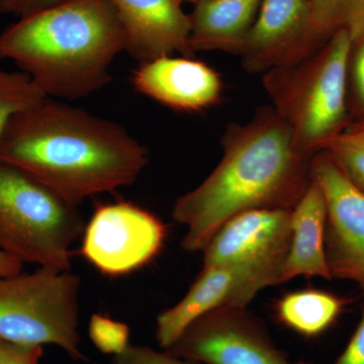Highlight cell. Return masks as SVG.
Returning <instances> with one entry per match:
<instances>
[{"label":"cell","instance_id":"f1b7e54d","mask_svg":"<svg viewBox=\"0 0 364 364\" xmlns=\"http://www.w3.org/2000/svg\"><path fill=\"white\" fill-rule=\"evenodd\" d=\"M178 1H181V4H182V2H184V1L195 2V4H196V2L200 1V0H178Z\"/></svg>","mask_w":364,"mask_h":364},{"label":"cell","instance_id":"603a6c76","mask_svg":"<svg viewBox=\"0 0 364 364\" xmlns=\"http://www.w3.org/2000/svg\"><path fill=\"white\" fill-rule=\"evenodd\" d=\"M109 364H198L174 355L165 349L156 350L146 345H130L128 348L112 356Z\"/></svg>","mask_w":364,"mask_h":364},{"label":"cell","instance_id":"7a4b0ae2","mask_svg":"<svg viewBox=\"0 0 364 364\" xmlns=\"http://www.w3.org/2000/svg\"><path fill=\"white\" fill-rule=\"evenodd\" d=\"M0 160L43 182L78 208L86 198L135 183L147 148L114 122L46 98L14 117Z\"/></svg>","mask_w":364,"mask_h":364},{"label":"cell","instance_id":"d4e9b609","mask_svg":"<svg viewBox=\"0 0 364 364\" xmlns=\"http://www.w3.org/2000/svg\"><path fill=\"white\" fill-rule=\"evenodd\" d=\"M62 1L63 0H0V14L21 18Z\"/></svg>","mask_w":364,"mask_h":364},{"label":"cell","instance_id":"ffe728a7","mask_svg":"<svg viewBox=\"0 0 364 364\" xmlns=\"http://www.w3.org/2000/svg\"><path fill=\"white\" fill-rule=\"evenodd\" d=\"M347 104L351 123L364 121V30L351 40L347 61Z\"/></svg>","mask_w":364,"mask_h":364},{"label":"cell","instance_id":"83f0119b","mask_svg":"<svg viewBox=\"0 0 364 364\" xmlns=\"http://www.w3.org/2000/svg\"><path fill=\"white\" fill-rule=\"evenodd\" d=\"M23 263L0 250V277H9L23 272Z\"/></svg>","mask_w":364,"mask_h":364},{"label":"cell","instance_id":"44dd1931","mask_svg":"<svg viewBox=\"0 0 364 364\" xmlns=\"http://www.w3.org/2000/svg\"><path fill=\"white\" fill-rule=\"evenodd\" d=\"M88 335L93 345L112 356L123 353L130 346L131 330L126 323L95 314L88 324Z\"/></svg>","mask_w":364,"mask_h":364},{"label":"cell","instance_id":"8992f818","mask_svg":"<svg viewBox=\"0 0 364 364\" xmlns=\"http://www.w3.org/2000/svg\"><path fill=\"white\" fill-rule=\"evenodd\" d=\"M80 277L71 270L39 267L0 277V340L28 346L55 345L80 360Z\"/></svg>","mask_w":364,"mask_h":364},{"label":"cell","instance_id":"ac0fdd59","mask_svg":"<svg viewBox=\"0 0 364 364\" xmlns=\"http://www.w3.org/2000/svg\"><path fill=\"white\" fill-rule=\"evenodd\" d=\"M313 44L320 49L345 28L351 40L364 30V0H309Z\"/></svg>","mask_w":364,"mask_h":364},{"label":"cell","instance_id":"cb8c5ba5","mask_svg":"<svg viewBox=\"0 0 364 364\" xmlns=\"http://www.w3.org/2000/svg\"><path fill=\"white\" fill-rule=\"evenodd\" d=\"M43 346L9 343L0 340V364H40Z\"/></svg>","mask_w":364,"mask_h":364},{"label":"cell","instance_id":"484cf974","mask_svg":"<svg viewBox=\"0 0 364 364\" xmlns=\"http://www.w3.org/2000/svg\"><path fill=\"white\" fill-rule=\"evenodd\" d=\"M334 364H364V309L358 327Z\"/></svg>","mask_w":364,"mask_h":364},{"label":"cell","instance_id":"4fadbf2b","mask_svg":"<svg viewBox=\"0 0 364 364\" xmlns=\"http://www.w3.org/2000/svg\"><path fill=\"white\" fill-rule=\"evenodd\" d=\"M121 21L124 51L141 63L160 57L193 58L191 23L178 0H109Z\"/></svg>","mask_w":364,"mask_h":364},{"label":"cell","instance_id":"52a82bcc","mask_svg":"<svg viewBox=\"0 0 364 364\" xmlns=\"http://www.w3.org/2000/svg\"><path fill=\"white\" fill-rule=\"evenodd\" d=\"M81 255L107 277H122L154 259L164 245V223L129 202L95 208L83 231Z\"/></svg>","mask_w":364,"mask_h":364},{"label":"cell","instance_id":"3957f363","mask_svg":"<svg viewBox=\"0 0 364 364\" xmlns=\"http://www.w3.org/2000/svg\"><path fill=\"white\" fill-rule=\"evenodd\" d=\"M124 48L109 0H63L0 33V61H13L47 98L76 100L102 90Z\"/></svg>","mask_w":364,"mask_h":364},{"label":"cell","instance_id":"9c48e42d","mask_svg":"<svg viewBox=\"0 0 364 364\" xmlns=\"http://www.w3.org/2000/svg\"><path fill=\"white\" fill-rule=\"evenodd\" d=\"M311 171L327 205L325 251L332 279L355 282L364 294V195L328 151L314 154Z\"/></svg>","mask_w":364,"mask_h":364},{"label":"cell","instance_id":"5bb4252c","mask_svg":"<svg viewBox=\"0 0 364 364\" xmlns=\"http://www.w3.org/2000/svg\"><path fill=\"white\" fill-rule=\"evenodd\" d=\"M136 90L163 105L200 112L222 100L221 76L212 67L189 57L165 56L143 62L134 72Z\"/></svg>","mask_w":364,"mask_h":364},{"label":"cell","instance_id":"277c9868","mask_svg":"<svg viewBox=\"0 0 364 364\" xmlns=\"http://www.w3.org/2000/svg\"><path fill=\"white\" fill-rule=\"evenodd\" d=\"M351 36L342 28L306 58L262 74L272 107L293 134L299 152L324 150L351 124L347 104V61Z\"/></svg>","mask_w":364,"mask_h":364},{"label":"cell","instance_id":"8fae6325","mask_svg":"<svg viewBox=\"0 0 364 364\" xmlns=\"http://www.w3.org/2000/svg\"><path fill=\"white\" fill-rule=\"evenodd\" d=\"M279 284L272 273L248 264L203 267L188 293L156 318L157 343L168 349L189 325L205 314L221 308L246 309L262 289Z\"/></svg>","mask_w":364,"mask_h":364},{"label":"cell","instance_id":"7c38bea8","mask_svg":"<svg viewBox=\"0 0 364 364\" xmlns=\"http://www.w3.org/2000/svg\"><path fill=\"white\" fill-rule=\"evenodd\" d=\"M317 51L309 0H262L240 54L249 74L291 65Z\"/></svg>","mask_w":364,"mask_h":364},{"label":"cell","instance_id":"d6986e66","mask_svg":"<svg viewBox=\"0 0 364 364\" xmlns=\"http://www.w3.org/2000/svg\"><path fill=\"white\" fill-rule=\"evenodd\" d=\"M46 98L23 72L0 69V145L14 117Z\"/></svg>","mask_w":364,"mask_h":364},{"label":"cell","instance_id":"7402d4cb","mask_svg":"<svg viewBox=\"0 0 364 364\" xmlns=\"http://www.w3.org/2000/svg\"><path fill=\"white\" fill-rule=\"evenodd\" d=\"M324 150L331 154L349 181L364 195V148L335 139Z\"/></svg>","mask_w":364,"mask_h":364},{"label":"cell","instance_id":"ba28073f","mask_svg":"<svg viewBox=\"0 0 364 364\" xmlns=\"http://www.w3.org/2000/svg\"><path fill=\"white\" fill-rule=\"evenodd\" d=\"M165 350L198 364H315L289 360L246 309L235 306L198 318Z\"/></svg>","mask_w":364,"mask_h":364},{"label":"cell","instance_id":"4316f807","mask_svg":"<svg viewBox=\"0 0 364 364\" xmlns=\"http://www.w3.org/2000/svg\"><path fill=\"white\" fill-rule=\"evenodd\" d=\"M337 139L364 148V121L351 123Z\"/></svg>","mask_w":364,"mask_h":364},{"label":"cell","instance_id":"5b68a950","mask_svg":"<svg viewBox=\"0 0 364 364\" xmlns=\"http://www.w3.org/2000/svg\"><path fill=\"white\" fill-rule=\"evenodd\" d=\"M78 208L0 160V250L23 263L71 270V247L85 231Z\"/></svg>","mask_w":364,"mask_h":364},{"label":"cell","instance_id":"e0dca14e","mask_svg":"<svg viewBox=\"0 0 364 364\" xmlns=\"http://www.w3.org/2000/svg\"><path fill=\"white\" fill-rule=\"evenodd\" d=\"M346 301L320 289H301L284 294L275 305L282 324L306 337L322 334L338 318Z\"/></svg>","mask_w":364,"mask_h":364},{"label":"cell","instance_id":"6da1fadb","mask_svg":"<svg viewBox=\"0 0 364 364\" xmlns=\"http://www.w3.org/2000/svg\"><path fill=\"white\" fill-rule=\"evenodd\" d=\"M223 157L193 191L177 198L174 221L186 228L181 247L200 252L234 215L258 208L293 210L312 183L314 155L294 147L293 134L272 105L245 124L230 123Z\"/></svg>","mask_w":364,"mask_h":364},{"label":"cell","instance_id":"2e32d148","mask_svg":"<svg viewBox=\"0 0 364 364\" xmlns=\"http://www.w3.org/2000/svg\"><path fill=\"white\" fill-rule=\"evenodd\" d=\"M262 0H200L189 14V45L195 52L240 56Z\"/></svg>","mask_w":364,"mask_h":364},{"label":"cell","instance_id":"9a60e30c","mask_svg":"<svg viewBox=\"0 0 364 364\" xmlns=\"http://www.w3.org/2000/svg\"><path fill=\"white\" fill-rule=\"evenodd\" d=\"M327 205L324 193L312 181L303 198L291 210V240L282 284L296 277L332 279L325 251Z\"/></svg>","mask_w":364,"mask_h":364},{"label":"cell","instance_id":"30bf717a","mask_svg":"<svg viewBox=\"0 0 364 364\" xmlns=\"http://www.w3.org/2000/svg\"><path fill=\"white\" fill-rule=\"evenodd\" d=\"M291 210L258 208L234 215L214 235L203 267L248 264L272 273L282 284L291 240Z\"/></svg>","mask_w":364,"mask_h":364}]
</instances>
